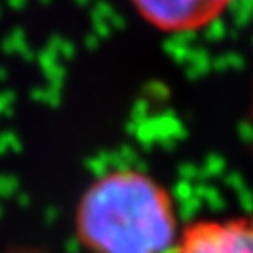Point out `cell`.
Returning a JSON list of instances; mask_svg holds the SVG:
<instances>
[{"label": "cell", "mask_w": 253, "mask_h": 253, "mask_svg": "<svg viewBox=\"0 0 253 253\" xmlns=\"http://www.w3.org/2000/svg\"><path fill=\"white\" fill-rule=\"evenodd\" d=\"M76 227L92 253H169L177 241L168 192L136 169L96 179L78 206Z\"/></svg>", "instance_id": "6da1fadb"}, {"label": "cell", "mask_w": 253, "mask_h": 253, "mask_svg": "<svg viewBox=\"0 0 253 253\" xmlns=\"http://www.w3.org/2000/svg\"><path fill=\"white\" fill-rule=\"evenodd\" d=\"M169 253H253V217L194 223Z\"/></svg>", "instance_id": "7a4b0ae2"}, {"label": "cell", "mask_w": 253, "mask_h": 253, "mask_svg": "<svg viewBox=\"0 0 253 253\" xmlns=\"http://www.w3.org/2000/svg\"><path fill=\"white\" fill-rule=\"evenodd\" d=\"M138 10L164 30H194L211 22L229 0H134Z\"/></svg>", "instance_id": "3957f363"}]
</instances>
